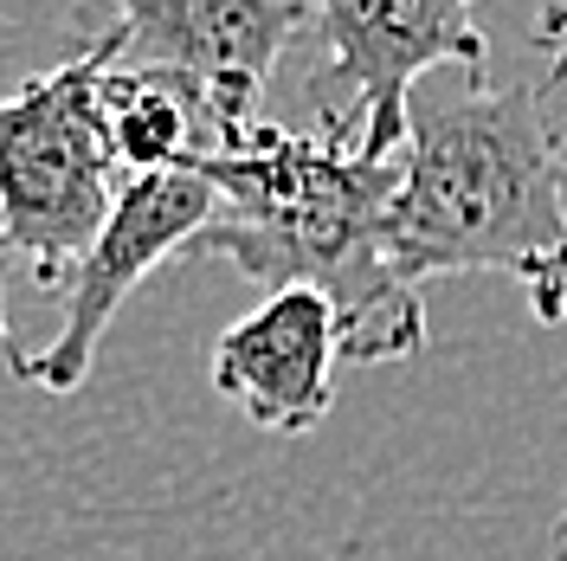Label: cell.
<instances>
[{
    "label": "cell",
    "instance_id": "1",
    "mask_svg": "<svg viewBox=\"0 0 567 561\" xmlns=\"http://www.w3.org/2000/svg\"><path fill=\"white\" fill-rule=\"evenodd\" d=\"M219 187V213L194 233L200 258H226L258 290L310 284L336 310L342 361H406L425 349L420 284L393 272L388 201L400 155H361L329 130H265L194 162Z\"/></svg>",
    "mask_w": 567,
    "mask_h": 561
},
{
    "label": "cell",
    "instance_id": "2",
    "mask_svg": "<svg viewBox=\"0 0 567 561\" xmlns=\"http://www.w3.org/2000/svg\"><path fill=\"white\" fill-rule=\"evenodd\" d=\"M567 246V149L548 84H491L484 71L420 78L406 104L388 252L406 284L509 272L535 284Z\"/></svg>",
    "mask_w": 567,
    "mask_h": 561
},
{
    "label": "cell",
    "instance_id": "3",
    "mask_svg": "<svg viewBox=\"0 0 567 561\" xmlns=\"http://www.w3.org/2000/svg\"><path fill=\"white\" fill-rule=\"evenodd\" d=\"M110 59L116 39L97 33L65 65L0 98V233L7 252L33 265L39 290H65L71 265L116 207V187L130 181L110 155L97 110V78Z\"/></svg>",
    "mask_w": 567,
    "mask_h": 561
},
{
    "label": "cell",
    "instance_id": "4",
    "mask_svg": "<svg viewBox=\"0 0 567 561\" xmlns=\"http://www.w3.org/2000/svg\"><path fill=\"white\" fill-rule=\"evenodd\" d=\"M477 0H310L322 71L310 78L317 130L361 155H400L413 84L445 65L484 71L491 39L477 33Z\"/></svg>",
    "mask_w": 567,
    "mask_h": 561
},
{
    "label": "cell",
    "instance_id": "5",
    "mask_svg": "<svg viewBox=\"0 0 567 561\" xmlns=\"http://www.w3.org/2000/svg\"><path fill=\"white\" fill-rule=\"evenodd\" d=\"M219 213V187L200 169H148L116 187V207L97 226V239L65 278V323L39 355H20L13 375L45 394L84 387L91 361L104 349L110 316L123 310V297L136 290L155 265H168L175 252L194 246V233Z\"/></svg>",
    "mask_w": 567,
    "mask_h": 561
},
{
    "label": "cell",
    "instance_id": "6",
    "mask_svg": "<svg viewBox=\"0 0 567 561\" xmlns=\"http://www.w3.org/2000/svg\"><path fill=\"white\" fill-rule=\"evenodd\" d=\"M116 59L175 71L200 91L213 149L251 136V110L265 98L284 45L310 27V0H110Z\"/></svg>",
    "mask_w": 567,
    "mask_h": 561
},
{
    "label": "cell",
    "instance_id": "7",
    "mask_svg": "<svg viewBox=\"0 0 567 561\" xmlns=\"http://www.w3.org/2000/svg\"><path fill=\"white\" fill-rule=\"evenodd\" d=\"M336 361H342V336H336V310L310 284H284L265 290V304L246 310L219 343H213V394L233 400L251 426L265 432H317L329 400H336Z\"/></svg>",
    "mask_w": 567,
    "mask_h": 561
},
{
    "label": "cell",
    "instance_id": "8",
    "mask_svg": "<svg viewBox=\"0 0 567 561\" xmlns=\"http://www.w3.org/2000/svg\"><path fill=\"white\" fill-rule=\"evenodd\" d=\"M97 110H104V136H110V155L123 162V175L194 169L200 155H213L207 104L175 71L110 59L104 78H97Z\"/></svg>",
    "mask_w": 567,
    "mask_h": 561
},
{
    "label": "cell",
    "instance_id": "9",
    "mask_svg": "<svg viewBox=\"0 0 567 561\" xmlns=\"http://www.w3.org/2000/svg\"><path fill=\"white\" fill-rule=\"evenodd\" d=\"M535 45L548 52V78L567 91V0H548V7H542V20H535ZM561 258H567V246H561Z\"/></svg>",
    "mask_w": 567,
    "mask_h": 561
},
{
    "label": "cell",
    "instance_id": "10",
    "mask_svg": "<svg viewBox=\"0 0 567 561\" xmlns=\"http://www.w3.org/2000/svg\"><path fill=\"white\" fill-rule=\"evenodd\" d=\"M529 304H535L542 323H561V316H567V258H555V265L529 284Z\"/></svg>",
    "mask_w": 567,
    "mask_h": 561
},
{
    "label": "cell",
    "instance_id": "11",
    "mask_svg": "<svg viewBox=\"0 0 567 561\" xmlns=\"http://www.w3.org/2000/svg\"><path fill=\"white\" fill-rule=\"evenodd\" d=\"M0 252H7V233H0ZM0 355H7V368H13V361H20V343H13V329H7V304H0Z\"/></svg>",
    "mask_w": 567,
    "mask_h": 561
},
{
    "label": "cell",
    "instance_id": "12",
    "mask_svg": "<svg viewBox=\"0 0 567 561\" xmlns=\"http://www.w3.org/2000/svg\"><path fill=\"white\" fill-rule=\"evenodd\" d=\"M548 561H567V503H561V517H555V536H548Z\"/></svg>",
    "mask_w": 567,
    "mask_h": 561
}]
</instances>
